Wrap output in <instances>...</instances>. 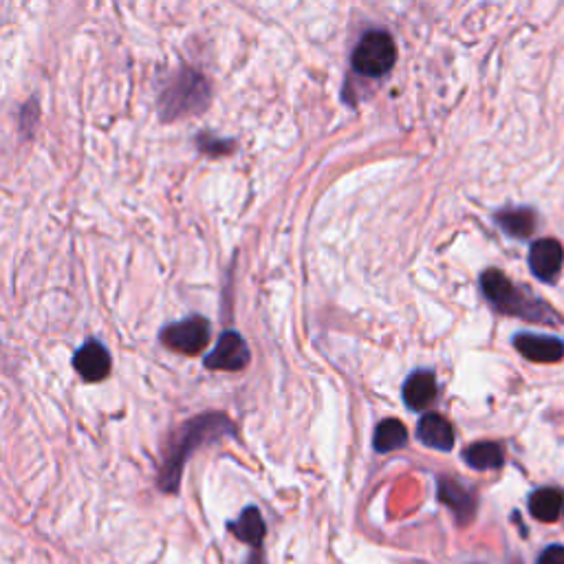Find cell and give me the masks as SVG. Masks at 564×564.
Masks as SVG:
<instances>
[{"label":"cell","instance_id":"cell-1","mask_svg":"<svg viewBox=\"0 0 564 564\" xmlns=\"http://www.w3.org/2000/svg\"><path fill=\"white\" fill-rule=\"evenodd\" d=\"M234 435V423L223 417V415H203L186 423L177 435H175V446L170 448L168 457L164 461V468L159 474V487L164 492H177L179 481H181V470L186 465L190 452L199 448L201 443L216 441L221 437Z\"/></svg>","mask_w":564,"mask_h":564},{"label":"cell","instance_id":"cell-2","mask_svg":"<svg viewBox=\"0 0 564 564\" xmlns=\"http://www.w3.org/2000/svg\"><path fill=\"white\" fill-rule=\"evenodd\" d=\"M481 289L483 296L490 300V305L496 311L505 313V316L523 318L529 322H542V324H556L558 316L547 305L545 300L529 294V289L516 287L503 271L487 269L481 276Z\"/></svg>","mask_w":564,"mask_h":564},{"label":"cell","instance_id":"cell-3","mask_svg":"<svg viewBox=\"0 0 564 564\" xmlns=\"http://www.w3.org/2000/svg\"><path fill=\"white\" fill-rule=\"evenodd\" d=\"M397 62V45L384 29L364 34L353 51V69L364 78H384Z\"/></svg>","mask_w":564,"mask_h":564},{"label":"cell","instance_id":"cell-4","mask_svg":"<svg viewBox=\"0 0 564 564\" xmlns=\"http://www.w3.org/2000/svg\"><path fill=\"white\" fill-rule=\"evenodd\" d=\"M210 102V86L197 71L181 73L175 84L161 97V111L164 119L183 117L194 111H203Z\"/></svg>","mask_w":564,"mask_h":564},{"label":"cell","instance_id":"cell-5","mask_svg":"<svg viewBox=\"0 0 564 564\" xmlns=\"http://www.w3.org/2000/svg\"><path fill=\"white\" fill-rule=\"evenodd\" d=\"M161 342L172 351L194 355L203 351L205 344L210 342V324L205 318H188L177 324H170L161 333Z\"/></svg>","mask_w":564,"mask_h":564},{"label":"cell","instance_id":"cell-6","mask_svg":"<svg viewBox=\"0 0 564 564\" xmlns=\"http://www.w3.org/2000/svg\"><path fill=\"white\" fill-rule=\"evenodd\" d=\"M249 362V349L241 335L234 331H225L214 351L205 357V366L212 371H241Z\"/></svg>","mask_w":564,"mask_h":564},{"label":"cell","instance_id":"cell-7","mask_svg":"<svg viewBox=\"0 0 564 564\" xmlns=\"http://www.w3.org/2000/svg\"><path fill=\"white\" fill-rule=\"evenodd\" d=\"M564 263V249L556 238H540L529 249V267L540 282H556Z\"/></svg>","mask_w":564,"mask_h":564},{"label":"cell","instance_id":"cell-8","mask_svg":"<svg viewBox=\"0 0 564 564\" xmlns=\"http://www.w3.org/2000/svg\"><path fill=\"white\" fill-rule=\"evenodd\" d=\"M514 346L525 360L536 364H556L564 357V342L551 335L520 333L514 338Z\"/></svg>","mask_w":564,"mask_h":564},{"label":"cell","instance_id":"cell-9","mask_svg":"<svg viewBox=\"0 0 564 564\" xmlns=\"http://www.w3.org/2000/svg\"><path fill=\"white\" fill-rule=\"evenodd\" d=\"M73 366L86 382H100V379L111 373V355H108L100 342L91 340L75 353Z\"/></svg>","mask_w":564,"mask_h":564},{"label":"cell","instance_id":"cell-10","mask_svg":"<svg viewBox=\"0 0 564 564\" xmlns=\"http://www.w3.org/2000/svg\"><path fill=\"white\" fill-rule=\"evenodd\" d=\"M417 439L423 443V446L441 452H450L454 448V430L450 426V421L446 417L437 415V412H430V415H423L419 419Z\"/></svg>","mask_w":564,"mask_h":564},{"label":"cell","instance_id":"cell-11","mask_svg":"<svg viewBox=\"0 0 564 564\" xmlns=\"http://www.w3.org/2000/svg\"><path fill=\"white\" fill-rule=\"evenodd\" d=\"M401 395H404V401H406V406L410 410H423V408H428L432 401H435L437 397V379H435V373H430V371H417V373H412L408 379H406V384H404V390H401Z\"/></svg>","mask_w":564,"mask_h":564},{"label":"cell","instance_id":"cell-12","mask_svg":"<svg viewBox=\"0 0 564 564\" xmlns=\"http://www.w3.org/2000/svg\"><path fill=\"white\" fill-rule=\"evenodd\" d=\"M439 498L443 505H448L454 516H457L459 523H470L476 514V501L470 490H465V487L457 481H450V479H443L439 481Z\"/></svg>","mask_w":564,"mask_h":564},{"label":"cell","instance_id":"cell-13","mask_svg":"<svg viewBox=\"0 0 564 564\" xmlns=\"http://www.w3.org/2000/svg\"><path fill=\"white\" fill-rule=\"evenodd\" d=\"M463 461L468 463L472 470L487 472V470H498V468H503V463H505V454H503V448L498 446V443H492V441H481V443H472L470 448H465V452H463Z\"/></svg>","mask_w":564,"mask_h":564},{"label":"cell","instance_id":"cell-14","mask_svg":"<svg viewBox=\"0 0 564 564\" xmlns=\"http://www.w3.org/2000/svg\"><path fill=\"white\" fill-rule=\"evenodd\" d=\"M564 496L560 490H553V487H542L529 496V512L540 523H553L562 512Z\"/></svg>","mask_w":564,"mask_h":564},{"label":"cell","instance_id":"cell-15","mask_svg":"<svg viewBox=\"0 0 564 564\" xmlns=\"http://www.w3.org/2000/svg\"><path fill=\"white\" fill-rule=\"evenodd\" d=\"M496 223L512 238H529L536 230V212L529 208L503 210L496 214Z\"/></svg>","mask_w":564,"mask_h":564},{"label":"cell","instance_id":"cell-16","mask_svg":"<svg viewBox=\"0 0 564 564\" xmlns=\"http://www.w3.org/2000/svg\"><path fill=\"white\" fill-rule=\"evenodd\" d=\"M230 531L238 538L247 542V545H252L254 549H258L263 545V538H265V523H263V516L256 507H247L245 512L241 514V518L236 520V523L230 525Z\"/></svg>","mask_w":564,"mask_h":564},{"label":"cell","instance_id":"cell-17","mask_svg":"<svg viewBox=\"0 0 564 564\" xmlns=\"http://www.w3.org/2000/svg\"><path fill=\"white\" fill-rule=\"evenodd\" d=\"M408 441V432L406 426L399 419H386L377 426L375 437H373V446L379 454L386 452H395L399 448H404Z\"/></svg>","mask_w":564,"mask_h":564},{"label":"cell","instance_id":"cell-18","mask_svg":"<svg viewBox=\"0 0 564 564\" xmlns=\"http://www.w3.org/2000/svg\"><path fill=\"white\" fill-rule=\"evenodd\" d=\"M538 564H564V547L562 545H551L540 553Z\"/></svg>","mask_w":564,"mask_h":564},{"label":"cell","instance_id":"cell-19","mask_svg":"<svg viewBox=\"0 0 564 564\" xmlns=\"http://www.w3.org/2000/svg\"><path fill=\"white\" fill-rule=\"evenodd\" d=\"M247 564H265V562H263V556H260V553L256 551V553H254V556H252V558H249V562H247Z\"/></svg>","mask_w":564,"mask_h":564},{"label":"cell","instance_id":"cell-20","mask_svg":"<svg viewBox=\"0 0 564 564\" xmlns=\"http://www.w3.org/2000/svg\"><path fill=\"white\" fill-rule=\"evenodd\" d=\"M512 564H520V562H512Z\"/></svg>","mask_w":564,"mask_h":564}]
</instances>
